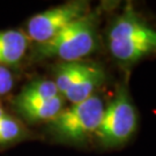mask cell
Segmentation results:
<instances>
[{"instance_id": "obj_3", "label": "cell", "mask_w": 156, "mask_h": 156, "mask_svg": "<svg viewBox=\"0 0 156 156\" xmlns=\"http://www.w3.org/2000/svg\"><path fill=\"white\" fill-rule=\"evenodd\" d=\"M105 104L100 95L64 108L53 119L48 122L51 136L64 144H83L96 134Z\"/></svg>"}, {"instance_id": "obj_4", "label": "cell", "mask_w": 156, "mask_h": 156, "mask_svg": "<svg viewBox=\"0 0 156 156\" xmlns=\"http://www.w3.org/2000/svg\"><path fill=\"white\" fill-rule=\"evenodd\" d=\"M138 128V111L127 86H117L111 101L104 108L103 117L96 132L101 146L117 148L126 145Z\"/></svg>"}, {"instance_id": "obj_2", "label": "cell", "mask_w": 156, "mask_h": 156, "mask_svg": "<svg viewBox=\"0 0 156 156\" xmlns=\"http://www.w3.org/2000/svg\"><path fill=\"white\" fill-rule=\"evenodd\" d=\"M100 12H88L69 23L56 37L36 48L38 58H53L60 62H81L98 46Z\"/></svg>"}, {"instance_id": "obj_1", "label": "cell", "mask_w": 156, "mask_h": 156, "mask_svg": "<svg viewBox=\"0 0 156 156\" xmlns=\"http://www.w3.org/2000/svg\"><path fill=\"white\" fill-rule=\"evenodd\" d=\"M112 58L123 67H131L151 55H156V30L131 5L112 20L106 35Z\"/></svg>"}, {"instance_id": "obj_6", "label": "cell", "mask_w": 156, "mask_h": 156, "mask_svg": "<svg viewBox=\"0 0 156 156\" xmlns=\"http://www.w3.org/2000/svg\"><path fill=\"white\" fill-rule=\"evenodd\" d=\"M105 71L100 64L94 62H75L72 82L62 95L71 104L79 103L95 95V91L105 81Z\"/></svg>"}, {"instance_id": "obj_11", "label": "cell", "mask_w": 156, "mask_h": 156, "mask_svg": "<svg viewBox=\"0 0 156 156\" xmlns=\"http://www.w3.org/2000/svg\"><path fill=\"white\" fill-rule=\"evenodd\" d=\"M14 86V78L7 67L0 65V97L7 95Z\"/></svg>"}, {"instance_id": "obj_5", "label": "cell", "mask_w": 156, "mask_h": 156, "mask_svg": "<svg viewBox=\"0 0 156 156\" xmlns=\"http://www.w3.org/2000/svg\"><path fill=\"white\" fill-rule=\"evenodd\" d=\"M90 12L89 1H67L34 15L27 23V37L37 45L56 37L69 23Z\"/></svg>"}, {"instance_id": "obj_12", "label": "cell", "mask_w": 156, "mask_h": 156, "mask_svg": "<svg viewBox=\"0 0 156 156\" xmlns=\"http://www.w3.org/2000/svg\"><path fill=\"white\" fill-rule=\"evenodd\" d=\"M6 115H7V113H6V111L4 110V108L0 105V120L4 119V118L6 117Z\"/></svg>"}, {"instance_id": "obj_7", "label": "cell", "mask_w": 156, "mask_h": 156, "mask_svg": "<svg viewBox=\"0 0 156 156\" xmlns=\"http://www.w3.org/2000/svg\"><path fill=\"white\" fill-rule=\"evenodd\" d=\"M13 103L17 112L29 123H48L64 109V97L62 95L46 101Z\"/></svg>"}, {"instance_id": "obj_10", "label": "cell", "mask_w": 156, "mask_h": 156, "mask_svg": "<svg viewBox=\"0 0 156 156\" xmlns=\"http://www.w3.org/2000/svg\"><path fill=\"white\" fill-rule=\"evenodd\" d=\"M23 135L24 128L17 119L7 113L6 117L0 120V145L15 142Z\"/></svg>"}, {"instance_id": "obj_8", "label": "cell", "mask_w": 156, "mask_h": 156, "mask_svg": "<svg viewBox=\"0 0 156 156\" xmlns=\"http://www.w3.org/2000/svg\"><path fill=\"white\" fill-rule=\"evenodd\" d=\"M28 41L27 35L20 30H0V65L19 64L26 55Z\"/></svg>"}, {"instance_id": "obj_9", "label": "cell", "mask_w": 156, "mask_h": 156, "mask_svg": "<svg viewBox=\"0 0 156 156\" xmlns=\"http://www.w3.org/2000/svg\"><path fill=\"white\" fill-rule=\"evenodd\" d=\"M59 91L53 80L36 79L27 83L13 102H37L51 100L59 96Z\"/></svg>"}]
</instances>
